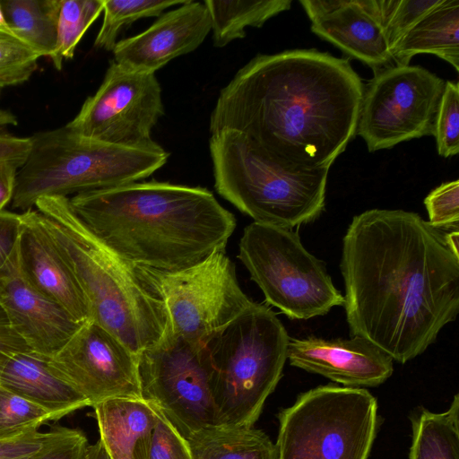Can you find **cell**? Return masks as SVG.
I'll use <instances>...</instances> for the list:
<instances>
[{
    "mask_svg": "<svg viewBox=\"0 0 459 459\" xmlns=\"http://www.w3.org/2000/svg\"><path fill=\"white\" fill-rule=\"evenodd\" d=\"M63 417L0 385V440L37 431Z\"/></svg>",
    "mask_w": 459,
    "mask_h": 459,
    "instance_id": "29",
    "label": "cell"
},
{
    "mask_svg": "<svg viewBox=\"0 0 459 459\" xmlns=\"http://www.w3.org/2000/svg\"><path fill=\"white\" fill-rule=\"evenodd\" d=\"M0 385L64 416L90 402L49 368L48 358L26 351L8 357L0 368Z\"/></svg>",
    "mask_w": 459,
    "mask_h": 459,
    "instance_id": "21",
    "label": "cell"
},
{
    "mask_svg": "<svg viewBox=\"0 0 459 459\" xmlns=\"http://www.w3.org/2000/svg\"><path fill=\"white\" fill-rule=\"evenodd\" d=\"M86 459H110L101 441L99 439L95 444L87 447Z\"/></svg>",
    "mask_w": 459,
    "mask_h": 459,
    "instance_id": "41",
    "label": "cell"
},
{
    "mask_svg": "<svg viewBox=\"0 0 459 459\" xmlns=\"http://www.w3.org/2000/svg\"><path fill=\"white\" fill-rule=\"evenodd\" d=\"M290 340L275 313L252 302L207 341L219 427H254L281 378Z\"/></svg>",
    "mask_w": 459,
    "mask_h": 459,
    "instance_id": "7",
    "label": "cell"
},
{
    "mask_svg": "<svg viewBox=\"0 0 459 459\" xmlns=\"http://www.w3.org/2000/svg\"><path fill=\"white\" fill-rule=\"evenodd\" d=\"M142 399L160 410L187 439L218 427L205 345L165 333L138 354Z\"/></svg>",
    "mask_w": 459,
    "mask_h": 459,
    "instance_id": "11",
    "label": "cell"
},
{
    "mask_svg": "<svg viewBox=\"0 0 459 459\" xmlns=\"http://www.w3.org/2000/svg\"><path fill=\"white\" fill-rule=\"evenodd\" d=\"M62 0H4L0 2L10 30L39 56L55 49Z\"/></svg>",
    "mask_w": 459,
    "mask_h": 459,
    "instance_id": "26",
    "label": "cell"
},
{
    "mask_svg": "<svg viewBox=\"0 0 459 459\" xmlns=\"http://www.w3.org/2000/svg\"><path fill=\"white\" fill-rule=\"evenodd\" d=\"M21 214L0 210V271L18 250Z\"/></svg>",
    "mask_w": 459,
    "mask_h": 459,
    "instance_id": "36",
    "label": "cell"
},
{
    "mask_svg": "<svg viewBox=\"0 0 459 459\" xmlns=\"http://www.w3.org/2000/svg\"><path fill=\"white\" fill-rule=\"evenodd\" d=\"M186 440L193 459H276L274 444L254 427H212Z\"/></svg>",
    "mask_w": 459,
    "mask_h": 459,
    "instance_id": "23",
    "label": "cell"
},
{
    "mask_svg": "<svg viewBox=\"0 0 459 459\" xmlns=\"http://www.w3.org/2000/svg\"><path fill=\"white\" fill-rule=\"evenodd\" d=\"M18 169L13 209L26 212L44 196L102 190L144 179L169 153L160 145L128 147L84 137L66 126L36 133Z\"/></svg>",
    "mask_w": 459,
    "mask_h": 459,
    "instance_id": "5",
    "label": "cell"
},
{
    "mask_svg": "<svg viewBox=\"0 0 459 459\" xmlns=\"http://www.w3.org/2000/svg\"><path fill=\"white\" fill-rule=\"evenodd\" d=\"M88 446L84 433L74 429L70 436L35 459H86Z\"/></svg>",
    "mask_w": 459,
    "mask_h": 459,
    "instance_id": "37",
    "label": "cell"
},
{
    "mask_svg": "<svg viewBox=\"0 0 459 459\" xmlns=\"http://www.w3.org/2000/svg\"><path fill=\"white\" fill-rule=\"evenodd\" d=\"M30 148V137L0 134V162H11L20 169L26 161Z\"/></svg>",
    "mask_w": 459,
    "mask_h": 459,
    "instance_id": "38",
    "label": "cell"
},
{
    "mask_svg": "<svg viewBox=\"0 0 459 459\" xmlns=\"http://www.w3.org/2000/svg\"><path fill=\"white\" fill-rule=\"evenodd\" d=\"M276 459H368L377 403L361 387L319 385L278 414Z\"/></svg>",
    "mask_w": 459,
    "mask_h": 459,
    "instance_id": "8",
    "label": "cell"
},
{
    "mask_svg": "<svg viewBox=\"0 0 459 459\" xmlns=\"http://www.w3.org/2000/svg\"><path fill=\"white\" fill-rule=\"evenodd\" d=\"M83 224L134 266L178 271L225 250L235 216L207 188L134 182L73 195Z\"/></svg>",
    "mask_w": 459,
    "mask_h": 459,
    "instance_id": "3",
    "label": "cell"
},
{
    "mask_svg": "<svg viewBox=\"0 0 459 459\" xmlns=\"http://www.w3.org/2000/svg\"><path fill=\"white\" fill-rule=\"evenodd\" d=\"M446 82L417 65H389L364 87L356 134L369 152L434 134Z\"/></svg>",
    "mask_w": 459,
    "mask_h": 459,
    "instance_id": "12",
    "label": "cell"
},
{
    "mask_svg": "<svg viewBox=\"0 0 459 459\" xmlns=\"http://www.w3.org/2000/svg\"><path fill=\"white\" fill-rule=\"evenodd\" d=\"M311 30L374 72L389 66L391 50L379 19L377 0H341L330 13L311 22Z\"/></svg>",
    "mask_w": 459,
    "mask_h": 459,
    "instance_id": "19",
    "label": "cell"
},
{
    "mask_svg": "<svg viewBox=\"0 0 459 459\" xmlns=\"http://www.w3.org/2000/svg\"><path fill=\"white\" fill-rule=\"evenodd\" d=\"M164 115L161 88L155 74L127 70L114 60L97 91L65 126L84 137L128 146L158 144L151 132Z\"/></svg>",
    "mask_w": 459,
    "mask_h": 459,
    "instance_id": "13",
    "label": "cell"
},
{
    "mask_svg": "<svg viewBox=\"0 0 459 459\" xmlns=\"http://www.w3.org/2000/svg\"><path fill=\"white\" fill-rule=\"evenodd\" d=\"M238 257L266 303L290 319L307 320L343 306L324 261L292 230L253 221L244 229Z\"/></svg>",
    "mask_w": 459,
    "mask_h": 459,
    "instance_id": "9",
    "label": "cell"
},
{
    "mask_svg": "<svg viewBox=\"0 0 459 459\" xmlns=\"http://www.w3.org/2000/svg\"><path fill=\"white\" fill-rule=\"evenodd\" d=\"M439 0H377L380 22L390 50Z\"/></svg>",
    "mask_w": 459,
    "mask_h": 459,
    "instance_id": "31",
    "label": "cell"
},
{
    "mask_svg": "<svg viewBox=\"0 0 459 459\" xmlns=\"http://www.w3.org/2000/svg\"><path fill=\"white\" fill-rule=\"evenodd\" d=\"M437 153L448 158L459 152V85L446 81L434 134Z\"/></svg>",
    "mask_w": 459,
    "mask_h": 459,
    "instance_id": "32",
    "label": "cell"
},
{
    "mask_svg": "<svg viewBox=\"0 0 459 459\" xmlns=\"http://www.w3.org/2000/svg\"><path fill=\"white\" fill-rule=\"evenodd\" d=\"M103 7L104 0H62L56 43L49 56L56 69L61 70L63 62L74 57L76 46Z\"/></svg>",
    "mask_w": 459,
    "mask_h": 459,
    "instance_id": "27",
    "label": "cell"
},
{
    "mask_svg": "<svg viewBox=\"0 0 459 459\" xmlns=\"http://www.w3.org/2000/svg\"><path fill=\"white\" fill-rule=\"evenodd\" d=\"M110 459H149L155 409L143 399L112 398L92 406Z\"/></svg>",
    "mask_w": 459,
    "mask_h": 459,
    "instance_id": "20",
    "label": "cell"
},
{
    "mask_svg": "<svg viewBox=\"0 0 459 459\" xmlns=\"http://www.w3.org/2000/svg\"><path fill=\"white\" fill-rule=\"evenodd\" d=\"M288 359L293 367L348 387L377 386L394 372L392 358L359 336L290 338Z\"/></svg>",
    "mask_w": 459,
    "mask_h": 459,
    "instance_id": "17",
    "label": "cell"
},
{
    "mask_svg": "<svg viewBox=\"0 0 459 459\" xmlns=\"http://www.w3.org/2000/svg\"><path fill=\"white\" fill-rule=\"evenodd\" d=\"M18 261L23 278L37 291L60 305L77 322L91 320L86 298L56 243L32 209L21 213Z\"/></svg>",
    "mask_w": 459,
    "mask_h": 459,
    "instance_id": "18",
    "label": "cell"
},
{
    "mask_svg": "<svg viewBox=\"0 0 459 459\" xmlns=\"http://www.w3.org/2000/svg\"><path fill=\"white\" fill-rule=\"evenodd\" d=\"M410 420L412 436L409 459H459L458 394L446 411L417 408Z\"/></svg>",
    "mask_w": 459,
    "mask_h": 459,
    "instance_id": "24",
    "label": "cell"
},
{
    "mask_svg": "<svg viewBox=\"0 0 459 459\" xmlns=\"http://www.w3.org/2000/svg\"><path fill=\"white\" fill-rule=\"evenodd\" d=\"M0 28H4V29H9V26L7 24V22L5 20V17H4V12H3V9H2V6L0 4Z\"/></svg>",
    "mask_w": 459,
    "mask_h": 459,
    "instance_id": "44",
    "label": "cell"
},
{
    "mask_svg": "<svg viewBox=\"0 0 459 459\" xmlns=\"http://www.w3.org/2000/svg\"><path fill=\"white\" fill-rule=\"evenodd\" d=\"M363 91L346 58L316 49L260 54L221 90L210 132H239L284 166L330 169L356 134Z\"/></svg>",
    "mask_w": 459,
    "mask_h": 459,
    "instance_id": "2",
    "label": "cell"
},
{
    "mask_svg": "<svg viewBox=\"0 0 459 459\" xmlns=\"http://www.w3.org/2000/svg\"><path fill=\"white\" fill-rule=\"evenodd\" d=\"M433 54L459 71V0H439L391 49L395 65Z\"/></svg>",
    "mask_w": 459,
    "mask_h": 459,
    "instance_id": "22",
    "label": "cell"
},
{
    "mask_svg": "<svg viewBox=\"0 0 459 459\" xmlns=\"http://www.w3.org/2000/svg\"><path fill=\"white\" fill-rule=\"evenodd\" d=\"M445 240L450 250L457 256H459L458 251V241H459V230H451L450 232L444 234Z\"/></svg>",
    "mask_w": 459,
    "mask_h": 459,
    "instance_id": "42",
    "label": "cell"
},
{
    "mask_svg": "<svg viewBox=\"0 0 459 459\" xmlns=\"http://www.w3.org/2000/svg\"><path fill=\"white\" fill-rule=\"evenodd\" d=\"M430 226L455 230L459 226V180L446 182L432 190L424 199Z\"/></svg>",
    "mask_w": 459,
    "mask_h": 459,
    "instance_id": "34",
    "label": "cell"
},
{
    "mask_svg": "<svg viewBox=\"0 0 459 459\" xmlns=\"http://www.w3.org/2000/svg\"><path fill=\"white\" fill-rule=\"evenodd\" d=\"M211 30L205 4L187 0L160 15L144 31L117 41L114 61L130 71L155 74L170 60L196 49Z\"/></svg>",
    "mask_w": 459,
    "mask_h": 459,
    "instance_id": "16",
    "label": "cell"
},
{
    "mask_svg": "<svg viewBox=\"0 0 459 459\" xmlns=\"http://www.w3.org/2000/svg\"><path fill=\"white\" fill-rule=\"evenodd\" d=\"M18 169L13 163L0 162V210L13 199Z\"/></svg>",
    "mask_w": 459,
    "mask_h": 459,
    "instance_id": "40",
    "label": "cell"
},
{
    "mask_svg": "<svg viewBox=\"0 0 459 459\" xmlns=\"http://www.w3.org/2000/svg\"><path fill=\"white\" fill-rule=\"evenodd\" d=\"M74 430L56 426L47 432L37 430L0 440V459H35L70 436Z\"/></svg>",
    "mask_w": 459,
    "mask_h": 459,
    "instance_id": "33",
    "label": "cell"
},
{
    "mask_svg": "<svg viewBox=\"0 0 459 459\" xmlns=\"http://www.w3.org/2000/svg\"><path fill=\"white\" fill-rule=\"evenodd\" d=\"M26 351H30L29 347L13 330L0 306V368L8 357Z\"/></svg>",
    "mask_w": 459,
    "mask_h": 459,
    "instance_id": "39",
    "label": "cell"
},
{
    "mask_svg": "<svg viewBox=\"0 0 459 459\" xmlns=\"http://www.w3.org/2000/svg\"><path fill=\"white\" fill-rule=\"evenodd\" d=\"M187 0H104V16L94 48L113 51L119 32L141 18L159 17L163 11Z\"/></svg>",
    "mask_w": 459,
    "mask_h": 459,
    "instance_id": "28",
    "label": "cell"
},
{
    "mask_svg": "<svg viewBox=\"0 0 459 459\" xmlns=\"http://www.w3.org/2000/svg\"><path fill=\"white\" fill-rule=\"evenodd\" d=\"M152 407L157 412V420L152 435L149 459H193L187 440L160 410Z\"/></svg>",
    "mask_w": 459,
    "mask_h": 459,
    "instance_id": "35",
    "label": "cell"
},
{
    "mask_svg": "<svg viewBox=\"0 0 459 459\" xmlns=\"http://www.w3.org/2000/svg\"><path fill=\"white\" fill-rule=\"evenodd\" d=\"M35 206L86 298L91 320L136 355L158 342L167 331L166 309L135 267L83 224L68 197H40Z\"/></svg>",
    "mask_w": 459,
    "mask_h": 459,
    "instance_id": "4",
    "label": "cell"
},
{
    "mask_svg": "<svg viewBox=\"0 0 459 459\" xmlns=\"http://www.w3.org/2000/svg\"><path fill=\"white\" fill-rule=\"evenodd\" d=\"M39 57L11 30L0 28V88L28 81L37 69Z\"/></svg>",
    "mask_w": 459,
    "mask_h": 459,
    "instance_id": "30",
    "label": "cell"
},
{
    "mask_svg": "<svg viewBox=\"0 0 459 459\" xmlns=\"http://www.w3.org/2000/svg\"><path fill=\"white\" fill-rule=\"evenodd\" d=\"M209 148L216 191L255 222L292 230L324 211L329 168L281 165L234 130L212 134Z\"/></svg>",
    "mask_w": 459,
    "mask_h": 459,
    "instance_id": "6",
    "label": "cell"
},
{
    "mask_svg": "<svg viewBox=\"0 0 459 459\" xmlns=\"http://www.w3.org/2000/svg\"><path fill=\"white\" fill-rule=\"evenodd\" d=\"M50 369L93 406L112 398L142 399L138 355L89 320L48 358Z\"/></svg>",
    "mask_w": 459,
    "mask_h": 459,
    "instance_id": "14",
    "label": "cell"
},
{
    "mask_svg": "<svg viewBox=\"0 0 459 459\" xmlns=\"http://www.w3.org/2000/svg\"><path fill=\"white\" fill-rule=\"evenodd\" d=\"M340 269L351 334L404 364L459 312V256L418 213L370 209L352 218Z\"/></svg>",
    "mask_w": 459,
    "mask_h": 459,
    "instance_id": "1",
    "label": "cell"
},
{
    "mask_svg": "<svg viewBox=\"0 0 459 459\" xmlns=\"http://www.w3.org/2000/svg\"><path fill=\"white\" fill-rule=\"evenodd\" d=\"M213 45L222 48L246 36L247 27H262L272 17L289 10L291 0H205Z\"/></svg>",
    "mask_w": 459,
    "mask_h": 459,
    "instance_id": "25",
    "label": "cell"
},
{
    "mask_svg": "<svg viewBox=\"0 0 459 459\" xmlns=\"http://www.w3.org/2000/svg\"><path fill=\"white\" fill-rule=\"evenodd\" d=\"M134 267L164 305L166 333L194 344L204 345L253 302L241 290L225 250L178 271Z\"/></svg>",
    "mask_w": 459,
    "mask_h": 459,
    "instance_id": "10",
    "label": "cell"
},
{
    "mask_svg": "<svg viewBox=\"0 0 459 459\" xmlns=\"http://www.w3.org/2000/svg\"><path fill=\"white\" fill-rule=\"evenodd\" d=\"M0 306L29 349L47 358L59 351L82 325L29 284L20 271L18 250L0 271Z\"/></svg>",
    "mask_w": 459,
    "mask_h": 459,
    "instance_id": "15",
    "label": "cell"
},
{
    "mask_svg": "<svg viewBox=\"0 0 459 459\" xmlns=\"http://www.w3.org/2000/svg\"><path fill=\"white\" fill-rule=\"evenodd\" d=\"M17 118L10 111L0 109V129L5 126H16Z\"/></svg>",
    "mask_w": 459,
    "mask_h": 459,
    "instance_id": "43",
    "label": "cell"
}]
</instances>
